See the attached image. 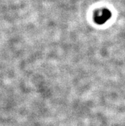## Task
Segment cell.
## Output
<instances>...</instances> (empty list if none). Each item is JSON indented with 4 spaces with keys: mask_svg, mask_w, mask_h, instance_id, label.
Instances as JSON below:
<instances>
[{
    "mask_svg": "<svg viewBox=\"0 0 125 126\" xmlns=\"http://www.w3.org/2000/svg\"><path fill=\"white\" fill-rule=\"evenodd\" d=\"M111 17V12L107 9H104L101 11L98 12L97 14H96L95 17V21L98 24H103L105 22L108 21Z\"/></svg>",
    "mask_w": 125,
    "mask_h": 126,
    "instance_id": "6da1fadb",
    "label": "cell"
}]
</instances>
